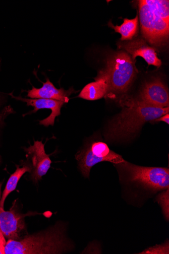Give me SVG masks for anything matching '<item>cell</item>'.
I'll list each match as a JSON object with an SVG mask.
<instances>
[{
	"mask_svg": "<svg viewBox=\"0 0 169 254\" xmlns=\"http://www.w3.org/2000/svg\"><path fill=\"white\" fill-rule=\"evenodd\" d=\"M79 168L85 178H89L91 169L95 165L108 161L114 165L122 163L125 160L112 151L105 142L94 141L87 144L85 147L76 155Z\"/></svg>",
	"mask_w": 169,
	"mask_h": 254,
	"instance_id": "5b68a950",
	"label": "cell"
},
{
	"mask_svg": "<svg viewBox=\"0 0 169 254\" xmlns=\"http://www.w3.org/2000/svg\"><path fill=\"white\" fill-rule=\"evenodd\" d=\"M0 254H5L4 246L0 245Z\"/></svg>",
	"mask_w": 169,
	"mask_h": 254,
	"instance_id": "ffe728a7",
	"label": "cell"
},
{
	"mask_svg": "<svg viewBox=\"0 0 169 254\" xmlns=\"http://www.w3.org/2000/svg\"><path fill=\"white\" fill-rule=\"evenodd\" d=\"M156 15L169 23V1L168 0H143Z\"/></svg>",
	"mask_w": 169,
	"mask_h": 254,
	"instance_id": "2e32d148",
	"label": "cell"
},
{
	"mask_svg": "<svg viewBox=\"0 0 169 254\" xmlns=\"http://www.w3.org/2000/svg\"><path fill=\"white\" fill-rule=\"evenodd\" d=\"M138 100L154 107H169L168 89L160 78H155L144 85Z\"/></svg>",
	"mask_w": 169,
	"mask_h": 254,
	"instance_id": "ba28073f",
	"label": "cell"
},
{
	"mask_svg": "<svg viewBox=\"0 0 169 254\" xmlns=\"http://www.w3.org/2000/svg\"><path fill=\"white\" fill-rule=\"evenodd\" d=\"M10 95L17 100L26 103L27 106L34 107V109L29 114L36 113L40 109H50L52 111L50 116L40 121V124L46 127H49L50 126H54L56 118L59 117L60 115L61 109L64 104L63 102L55 100L26 99L20 97H14L11 94Z\"/></svg>",
	"mask_w": 169,
	"mask_h": 254,
	"instance_id": "8fae6325",
	"label": "cell"
},
{
	"mask_svg": "<svg viewBox=\"0 0 169 254\" xmlns=\"http://www.w3.org/2000/svg\"><path fill=\"white\" fill-rule=\"evenodd\" d=\"M109 26L114 29L116 33L121 35L122 41L132 40L138 34L139 30V16H136L132 19L125 18L123 24L120 26H113L112 22H109Z\"/></svg>",
	"mask_w": 169,
	"mask_h": 254,
	"instance_id": "5bb4252c",
	"label": "cell"
},
{
	"mask_svg": "<svg viewBox=\"0 0 169 254\" xmlns=\"http://www.w3.org/2000/svg\"><path fill=\"white\" fill-rule=\"evenodd\" d=\"M156 122H163L166 123L167 124H169V113L166 114L164 115H163L162 117H160V118L155 120Z\"/></svg>",
	"mask_w": 169,
	"mask_h": 254,
	"instance_id": "ac0fdd59",
	"label": "cell"
},
{
	"mask_svg": "<svg viewBox=\"0 0 169 254\" xmlns=\"http://www.w3.org/2000/svg\"><path fill=\"white\" fill-rule=\"evenodd\" d=\"M127 107L110 124L105 136L107 141L126 139L137 132L146 123L154 121L169 113V108H157L138 100L127 102Z\"/></svg>",
	"mask_w": 169,
	"mask_h": 254,
	"instance_id": "7a4b0ae2",
	"label": "cell"
},
{
	"mask_svg": "<svg viewBox=\"0 0 169 254\" xmlns=\"http://www.w3.org/2000/svg\"><path fill=\"white\" fill-rule=\"evenodd\" d=\"M25 150L32 162L29 164L32 168L31 178L33 182L37 183L49 171L52 161L50 155L46 153L45 145L42 141H34L33 146L25 148Z\"/></svg>",
	"mask_w": 169,
	"mask_h": 254,
	"instance_id": "9c48e42d",
	"label": "cell"
},
{
	"mask_svg": "<svg viewBox=\"0 0 169 254\" xmlns=\"http://www.w3.org/2000/svg\"><path fill=\"white\" fill-rule=\"evenodd\" d=\"M6 243L5 237L2 233L1 229H0V245L5 246Z\"/></svg>",
	"mask_w": 169,
	"mask_h": 254,
	"instance_id": "d6986e66",
	"label": "cell"
},
{
	"mask_svg": "<svg viewBox=\"0 0 169 254\" xmlns=\"http://www.w3.org/2000/svg\"><path fill=\"white\" fill-rule=\"evenodd\" d=\"M115 166L121 173L120 180L138 189L146 197L169 190L168 168L141 167L125 160Z\"/></svg>",
	"mask_w": 169,
	"mask_h": 254,
	"instance_id": "3957f363",
	"label": "cell"
},
{
	"mask_svg": "<svg viewBox=\"0 0 169 254\" xmlns=\"http://www.w3.org/2000/svg\"><path fill=\"white\" fill-rule=\"evenodd\" d=\"M65 225L58 222L40 233L19 240L9 239L5 246V254H55L73 250L75 246L65 235Z\"/></svg>",
	"mask_w": 169,
	"mask_h": 254,
	"instance_id": "6da1fadb",
	"label": "cell"
},
{
	"mask_svg": "<svg viewBox=\"0 0 169 254\" xmlns=\"http://www.w3.org/2000/svg\"><path fill=\"white\" fill-rule=\"evenodd\" d=\"M43 84L41 88L33 86L32 89L27 91L28 97L32 99H50L68 103V96L72 93V90H65L62 88L57 89L48 78Z\"/></svg>",
	"mask_w": 169,
	"mask_h": 254,
	"instance_id": "7c38bea8",
	"label": "cell"
},
{
	"mask_svg": "<svg viewBox=\"0 0 169 254\" xmlns=\"http://www.w3.org/2000/svg\"><path fill=\"white\" fill-rule=\"evenodd\" d=\"M138 2L139 19L143 37L152 45H165L169 39V23L154 13L143 0Z\"/></svg>",
	"mask_w": 169,
	"mask_h": 254,
	"instance_id": "8992f818",
	"label": "cell"
},
{
	"mask_svg": "<svg viewBox=\"0 0 169 254\" xmlns=\"http://www.w3.org/2000/svg\"><path fill=\"white\" fill-rule=\"evenodd\" d=\"M119 49L125 50L135 62L136 57H142L148 64L159 68L162 64V61L158 58L156 50L149 46L141 38H136L126 43H120Z\"/></svg>",
	"mask_w": 169,
	"mask_h": 254,
	"instance_id": "30bf717a",
	"label": "cell"
},
{
	"mask_svg": "<svg viewBox=\"0 0 169 254\" xmlns=\"http://www.w3.org/2000/svg\"><path fill=\"white\" fill-rule=\"evenodd\" d=\"M168 191H169V190L167 191V193ZM167 193H161L159 196V197H158L157 200L162 206V208L163 210L164 214L165 217L167 218L168 220L169 213L167 212L166 210L168 212H169V210L166 208V200H167L166 198L169 197V194H168L167 196H166ZM168 199H167V200H168Z\"/></svg>",
	"mask_w": 169,
	"mask_h": 254,
	"instance_id": "e0dca14e",
	"label": "cell"
},
{
	"mask_svg": "<svg viewBox=\"0 0 169 254\" xmlns=\"http://www.w3.org/2000/svg\"><path fill=\"white\" fill-rule=\"evenodd\" d=\"M31 171L32 168L29 164L28 165L24 166L22 168L17 166L16 171L11 175L7 183L1 199H0V206L4 208L6 198L11 192L16 189L20 178L25 173L27 172L31 173Z\"/></svg>",
	"mask_w": 169,
	"mask_h": 254,
	"instance_id": "9a60e30c",
	"label": "cell"
},
{
	"mask_svg": "<svg viewBox=\"0 0 169 254\" xmlns=\"http://www.w3.org/2000/svg\"><path fill=\"white\" fill-rule=\"evenodd\" d=\"M104 71L108 76V93L111 92L116 94L127 92L137 73L135 62L125 51L111 57Z\"/></svg>",
	"mask_w": 169,
	"mask_h": 254,
	"instance_id": "277c9868",
	"label": "cell"
},
{
	"mask_svg": "<svg viewBox=\"0 0 169 254\" xmlns=\"http://www.w3.org/2000/svg\"><path fill=\"white\" fill-rule=\"evenodd\" d=\"M95 80V82L88 84L83 88L78 98L95 101L104 98L108 94V76L105 71H101Z\"/></svg>",
	"mask_w": 169,
	"mask_h": 254,
	"instance_id": "4fadbf2b",
	"label": "cell"
},
{
	"mask_svg": "<svg viewBox=\"0 0 169 254\" xmlns=\"http://www.w3.org/2000/svg\"><path fill=\"white\" fill-rule=\"evenodd\" d=\"M2 184L0 182V196ZM25 216L17 213L13 208L6 211L0 206V229L6 238L17 241L21 239L22 233L26 229Z\"/></svg>",
	"mask_w": 169,
	"mask_h": 254,
	"instance_id": "52a82bcc",
	"label": "cell"
},
{
	"mask_svg": "<svg viewBox=\"0 0 169 254\" xmlns=\"http://www.w3.org/2000/svg\"><path fill=\"white\" fill-rule=\"evenodd\" d=\"M0 161H1V160H0Z\"/></svg>",
	"mask_w": 169,
	"mask_h": 254,
	"instance_id": "44dd1931",
	"label": "cell"
}]
</instances>
